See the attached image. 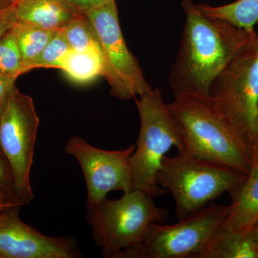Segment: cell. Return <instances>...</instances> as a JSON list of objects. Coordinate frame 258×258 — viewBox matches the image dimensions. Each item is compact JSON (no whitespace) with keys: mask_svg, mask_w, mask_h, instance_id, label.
<instances>
[{"mask_svg":"<svg viewBox=\"0 0 258 258\" xmlns=\"http://www.w3.org/2000/svg\"><path fill=\"white\" fill-rule=\"evenodd\" d=\"M186 23L177 57L169 74L174 96H208L210 86L254 31L203 14L194 0H183Z\"/></svg>","mask_w":258,"mask_h":258,"instance_id":"cell-1","label":"cell"},{"mask_svg":"<svg viewBox=\"0 0 258 258\" xmlns=\"http://www.w3.org/2000/svg\"><path fill=\"white\" fill-rule=\"evenodd\" d=\"M167 106L181 127L185 154L249 174L253 147L208 96L181 95Z\"/></svg>","mask_w":258,"mask_h":258,"instance_id":"cell-2","label":"cell"},{"mask_svg":"<svg viewBox=\"0 0 258 258\" xmlns=\"http://www.w3.org/2000/svg\"><path fill=\"white\" fill-rule=\"evenodd\" d=\"M135 103L140 118V131L136 149L130 159L131 176L134 190L154 198L168 193L157 182L163 159L171 147L184 153L181 127L171 115L162 93L152 89Z\"/></svg>","mask_w":258,"mask_h":258,"instance_id":"cell-3","label":"cell"},{"mask_svg":"<svg viewBox=\"0 0 258 258\" xmlns=\"http://www.w3.org/2000/svg\"><path fill=\"white\" fill-rule=\"evenodd\" d=\"M154 198L139 190L119 199L104 198L88 209L86 220L93 229L97 247L106 258H115L146 238L154 223L169 219L167 209L159 208Z\"/></svg>","mask_w":258,"mask_h":258,"instance_id":"cell-4","label":"cell"},{"mask_svg":"<svg viewBox=\"0 0 258 258\" xmlns=\"http://www.w3.org/2000/svg\"><path fill=\"white\" fill-rule=\"evenodd\" d=\"M246 176L227 166L179 153L164 157L157 182L174 197L176 216L181 220L223 194L235 191Z\"/></svg>","mask_w":258,"mask_h":258,"instance_id":"cell-5","label":"cell"},{"mask_svg":"<svg viewBox=\"0 0 258 258\" xmlns=\"http://www.w3.org/2000/svg\"><path fill=\"white\" fill-rule=\"evenodd\" d=\"M208 97L253 147L258 141L257 32L215 78Z\"/></svg>","mask_w":258,"mask_h":258,"instance_id":"cell-6","label":"cell"},{"mask_svg":"<svg viewBox=\"0 0 258 258\" xmlns=\"http://www.w3.org/2000/svg\"><path fill=\"white\" fill-rule=\"evenodd\" d=\"M230 211V205L210 204L174 225L154 223L139 245L115 258H200Z\"/></svg>","mask_w":258,"mask_h":258,"instance_id":"cell-7","label":"cell"},{"mask_svg":"<svg viewBox=\"0 0 258 258\" xmlns=\"http://www.w3.org/2000/svg\"><path fill=\"white\" fill-rule=\"evenodd\" d=\"M85 15L98 36L104 64L103 77L111 86L112 96L128 100L152 91L138 60L127 46L115 0L89 10Z\"/></svg>","mask_w":258,"mask_h":258,"instance_id":"cell-8","label":"cell"},{"mask_svg":"<svg viewBox=\"0 0 258 258\" xmlns=\"http://www.w3.org/2000/svg\"><path fill=\"white\" fill-rule=\"evenodd\" d=\"M39 125L33 100L15 87L0 118V151L11 166L23 205L35 198L30 174Z\"/></svg>","mask_w":258,"mask_h":258,"instance_id":"cell-9","label":"cell"},{"mask_svg":"<svg viewBox=\"0 0 258 258\" xmlns=\"http://www.w3.org/2000/svg\"><path fill=\"white\" fill-rule=\"evenodd\" d=\"M135 149V144H132L126 149L105 150L76 135L68 140L64 152L77 160L84 176L87 210L107 198L111 191H133L130 159Z\"/></svg>","mask_w":258,"mask_h":258,"instance_id":"cell-10","label":"cell"},{"mask_svg":"<svg viewBox=\"0 0 258 258\" xmlns=\"http://www.w3.org/2000/svg\"><path fill=\"white\" fill-rule=\"evenodd\" d=\"M21 207L0 210V258H79L72 237H50L20 218Z\"/></svg>","mask_w":258,"mask_h":258,"instance_id":"cell-11","label":"cell"},{"mask_svg":"<svg viewBox=\"0 0 258 258\" xmlns=\"http://www.w3.org/2000/svg\"><path fill=\"white\" fill-rule=\"evenodd\" d=\"M232 204L221 228L230 232L249 234L258 222V162L253 161L252 169L243 182L230 194Z\"/></svg>","mask_w":258,"mask_h":258,"instance_id":"cell-12","label":"cell"},{"mask_svg":"<svg viewBox=\"0 0 258 258\" xmlns=\"http://www.w3.org/2000/svg\"><path fill=\"white\" fill-rule=\"evenodd\" d=\"M14 14L18 25L57 30L78 13L66 0H20Z\"/></svg>","mask_w":258,"mask_h":258,"instance_id":"cell-13","label":"cell"},{"mask_svg":"<svg viewBox=\"0 0 258 258\" xmlns=\"http://www.w3.org/2000/svg\"><path fill=\"white\" fill-rule=\"evenodd\" d=\"M200 258H258V247L249 234L220 227Z\"/></svg>","mask_w":258,"mask_h":258,"instance_id":"cell-14","label":"cell"},{"mask_svg":"<svg viewBox=\"0 0 258 258\" xmlns=\"http://www.w3.org/2000/svg\"><path fill=\"white\" fill-rule=\"evenodd\" d=\"M197 7L203 14L248 31H254L258 23V0H236L220 6L203 3L197 4Z\"/></svg>","mask_w":258,"mask_h":258,"instance_id":"cell-15","label":"cell"},{"mask_svg":"<svg viewBox=\"0 0 258 258\" xmlns=\"http://www.w3.org/2000/svg\"><path fill=\"white\" fill-rule=\"evenodd\" d=\"M62 71L73 82L86 84L103 76L104 64L101 51L71 50L62 64Z\"/></svg>","mask_w":258,"mask_h":258,"instance_id":"cell-16","label":"cell"},{"mask_svg":"<svg viewBox=\"0 0 258 258\" xmlns=\"http://www.w3.org/2000/svg\"><path fill=\"white\" fill-rule=\"evenodd\" d=\"M15 33L25 72L30 71L34 61L41 54L57 30H47L36 27L25 26L15 24Z\"/></svg>","mask_w":258,"mask_h":258,"instance_id":"cell-17","label":"cell"},{"mask_svg":"<svg viewBox=\"0 0 258 258\" xmlns=\"http://www.w3.org/2000/svg\"><path fill=\"white\" fill-rule=\"evenodd\" d=\"M62 30L71 50L101 51L95 29L86 15L78 13Z\"/></svg>","mask_w":258,"mask_h":258,"instance_id":"cell-18","label":"cell"},{"mask_svg":"<svg viewBox=\"0 0 258 258\" xmlns=\"http://www.w3.org/2000/svg\"><path fill=\"white\" fill-rule=\"evenodd\" d=\"M23 73V60L13 27L0 39V74L17 79Z\"/></svg>","mask_w":258,"mask_h":258,"instance_id":"cell-19","label":"cell"},{"mask_svg":"<svg viewBox=\"0 0 258 258\" xmlns=\"http://www.w3.org/2000/svg\"><path fill=\"white\" fill-rule=\"evenodd\" d=\"M71 49L62 28L56 32L41 54L34 61L31 70L37 68H55L62 69L64 61Z\"/></svg>","mask_w":258,"mask_h":258,"instance_id":"cell-20","label":"cell"},{"mask_svg":"<svg viewBox=\"0 0 258 258\" xmlns=\"http://www.w3.org/2000/svg\"><path fill=\"white\" fill-rule=\"evenodd\" d=\"M11 166L4 154L0 152V208L22 207Z\"/></svg>","mask_w":258,"mask_h":258,"instance_id":"cell-21","label":"cell"},{"mask_svg":"<svg viewBox=\"0 0 258 258\" xmlns=\"http://www.w3.org/2000/svg\"><path fill=\"white\" fill-rule=\"evenodd\" d=\"M15 80L16 78L13 76L0 74V118L7 106L12 91L15 87Z\"/></svg>","mask_w":258,"mask_h":258,"instance_id":"cell-22","label":"cell"},{"mask_svg":"<svg viewBox=\"0 0 258 258\" xmlns=\"http://www.w3.org/2000/svg\"><path fill=\"white\" fill-rule=\"evenodd\" d=\"M77 13L86 14L89 10L111 1V0H66Z\"/></svg>","mask_w":258,"mask_h":258,"instance_id":"cell-23","label":"cell"},{"mask_svg":"<svg viewBox=\"0 0 258 258\" xmlns=\"http://www.w3.org/2000/svg\"><path fill=\"white\" fill-rule=\"evenodd\" d=\"M16 24L14 7L0 12V39Z\"/></svg>","mask_w":258,"mask_h":258,"instance_id":"cell-24","label":"cell"},{"mask_svg":"<svg viewBox=\"0 0 258 258\" xmlns=\"http://www.w3.org/2000/svg\"><path fill=\"white\" fill-rule=\"evenodd\" d=\"M249 235L254 244L258 247V222L249 232Z\"/></svg>","mask_w":258,"mask_h":258,"instance_id":"cell-25","label":"cell"},{"mask_svg":"<svg viewBox=\"0 0 258 258\" xmlns=\"http://www.w3.org/2000/svg\"><path fill=\"white\" fill-rule=\"evenodd\" d=\"M254 161L258 162V141L253 146Z\"/></svg>","mask_w":258,"mask_h":258,"instance_id":"cell-26","label":"cell"},{"mask_svg":"<svg viewBox=\"0 0 258 258\" xmlns=\"http://www.w3.org/2000/svg\"><path fill=\"white\" fill-rule=\"evenodd\" d=\"M7 1L10 2V3H13V4H14V6L15 5L17 4V3H19V2L20 1V0H7Z\"/></svg>","mask_w":258,"mask_h":258,"instance_id":"cell-27","label":"cell"},{"mask_svg":"<svg viewBox=\"0 0 258 258\" xmlns=\"http://www.w3.org/2000/svg\"><path fill=\"white\" fill-rule=\"evenodd\" d=\"M3 208H0V210H1V209H3Z\"/></svg>","mask_w":258,"mask_h":258,"instance_id":"cell-28","label":"cell"},{"mask_svg":"<svg viewBox=\"0 0 258 258\" xmlns=\"http://www.w3.org/2000/svg\"><path fill=\"white\" fill-rule=\"evenodd\" d=\"M0 152H1V151H0Z\"/></svg>","mask_w":258,"mask_h":258,"instance_id":"cell-29","label":"cell"}]
</instances>
